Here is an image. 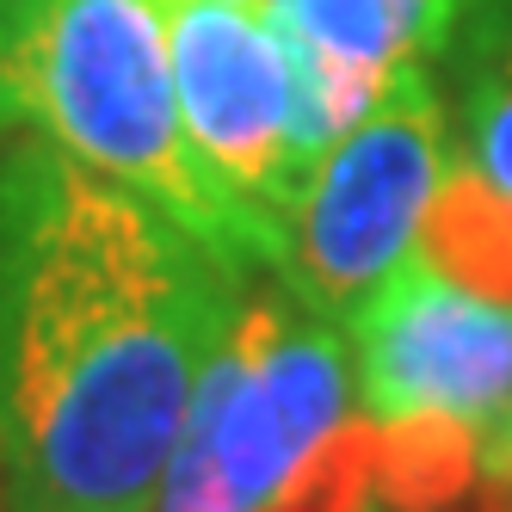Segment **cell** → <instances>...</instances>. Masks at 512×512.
Returning <instances> with one entry per match:
<instances>
[{
	"mask_svg": "<svg viewBox=\"0 0 512 512\" xmlns=\"http://www.w3.org/2000/svg\"><path fill=\"white\" fill-rule=\"evenodd\" d=\"M247 266L44 136L0 149V506L161 512Z\"/></svg>",
	"mask_w": 512,
	"mask_h": 512,
	"instance_id": "6da1fadb",
	"label": "cell"
},
{
	"mask_svg": "<svg viewBox=\"0 0 512 512\" xmlns=\"http://www.w3.org/2000/svg\"><path fill=\"white\" fill-rule=\"evenodd\" d=\"M7 130L124 179L247 272L266 266L253 223L186 136L161 0H0V136Z\"/></svg>",
	"mask_w": 512,
	"mask_h": 512,
	"instance_id": "7a4b0ae2",
	"label": "cell"
},
{
	"mask_svg": "<svg viewBox=\"0 0 512 512\" xmlns=\"http://www.w3.org/2000/svg\"><path fill=\"white\" fill-rule=\"evenodd\" d=\"M358 408L352 340L284 278L241 303L198 383L161 512H266Z\"/></svg>",
	"mask_w": 512,
	"mask_h": 512,
	"instance_id": "3957f363",
	"label": "cell"
},
{
	"mask_svg": "<svg viewBox=\"0 0 512 512\" xmlns=\"http://www.w3.org/2000/svg\"><path fill=\"white\" fill-rule=\"evenodd\" d=\"M179 118L210 179L235 198L266 247V272L284 266L290 216L315 161L334 149L315 118V93L297 44L272 7L229 0H161Z\"/></svg>",
	"mask_w": 512,
	"mask_h": 512,
	"instance_id": "277c9868",
	"label": "cell"
},
{
	"mask_svg": "<svg viewBox=\"0 0 512 512\" xmlns=\"http://www.w3.org/2000/svg\"><path fill=\"white\" fill-rule=\"evenodd\" d=\"M451 161V118L426 68H408L352 130L334 136L290 216L278 278L321 315L346 321L408 260Z\"/></svg>",
	"mask_w": 512,
	"mask_h": 512,
	"instance_id": "5b68a950",
	"label": "cell"
},
{
	"mask_svg": "<svg viewBox=\"0 0 512 512\" xmlns=\"http://www.w3.org/2000/svg\"><path fill=\"white\" fill-rule=\"evenodd\" d=\"M358 414L488 432L512 408V309L408 253L346 321Z\"/></svg>",
	"mask_w": 512,
	"mask_h": 512,
	"instance_id": "8992f818",
	"label": "cell"
},
{
	"mask_svg": "<svg viewBox=\"0 0 512 512\" xmlns=\"http://www.w3.org/2000/svg\"><path fill=\"white\" fill-rule=\"evenodd\" d=\"M488 0H272V19L297 44L315 93V118L334 142L352 130L389 81L426 68Z\"/></svg>",
	"mask_w": 512,
	"mask_h": 512,
	"instance_id": "52a82bcc",
	"label": "cell"
},
{
	"mask_svg": "<svg viewBox=\"0 0 512 512\" xmlns=\"http://www.w3.org/2000/svg\"><path fill=\"white\" fill-rule=\"evenodd\" d=\"M414 253H426L438 272L475 290V297L512 309V198L494 192L457 155L445 161V179H438V192L426 204Z\"/></svg>",
	"mask_w": 512,
	"mask_h": 512,
	"instance_id": "ba28073f",
	"label": "cell"
},
{
	"mask_svg": "<svg viewBox=\"0 0 512 512\" xmlns=\"http://www.w3.org/2000/svg\"><path fill=\"white\" fill-rule=\"evenodd\" d=\"M451 155L512 198V25H494L475 50Z\"/></svg>",
	"mask_w": 512,
	"mask_h": 512,
	"instance_id": "9c48e42d",
	"label": "cell"
},
{
	"mask_svg": "<svg viewBox=\"0 0 512 512\" xmlns=\"http://www.w3.org/2000/svg\"><path fill=\"white\" fill-rule=\"evenodd\" d=\"M475 482H482L488 512H512V408L482 432V469H475Z\"/></svg>",
	"mask_w": 512,
	"mask_h": 512,
	"instance_id": "30bf717a",
	"label": "cell"
},
{
	"mask_svg": "<svg viewBox=\"0 0 512 512\" xmlns=\"http://www.w3.org/2000/svg\"><path fill=\"white\" fill-rule=\"evenodd\" d=\"M229 7H272V0H229Z\"/></svg>",
	"mask_w": 512,
	"mask_h": 512,
	"instance_id": "8fae6325",
	"label": "cell"
},
{
	"mask_svg": "<svg viewBox=\"0 0 512 512\" xmlns=\"http://www.w3.org/2000/svg\"><path fill=\"white\" fill-rule=\"evenodd\" d=\"M0 512H7V506H0Z\"/></svg>",
	"mask_w": 512,
	"mask_h": 512,
	"instance_id": "7c38bea8",
	"label": "cell"
}]
</instances>
